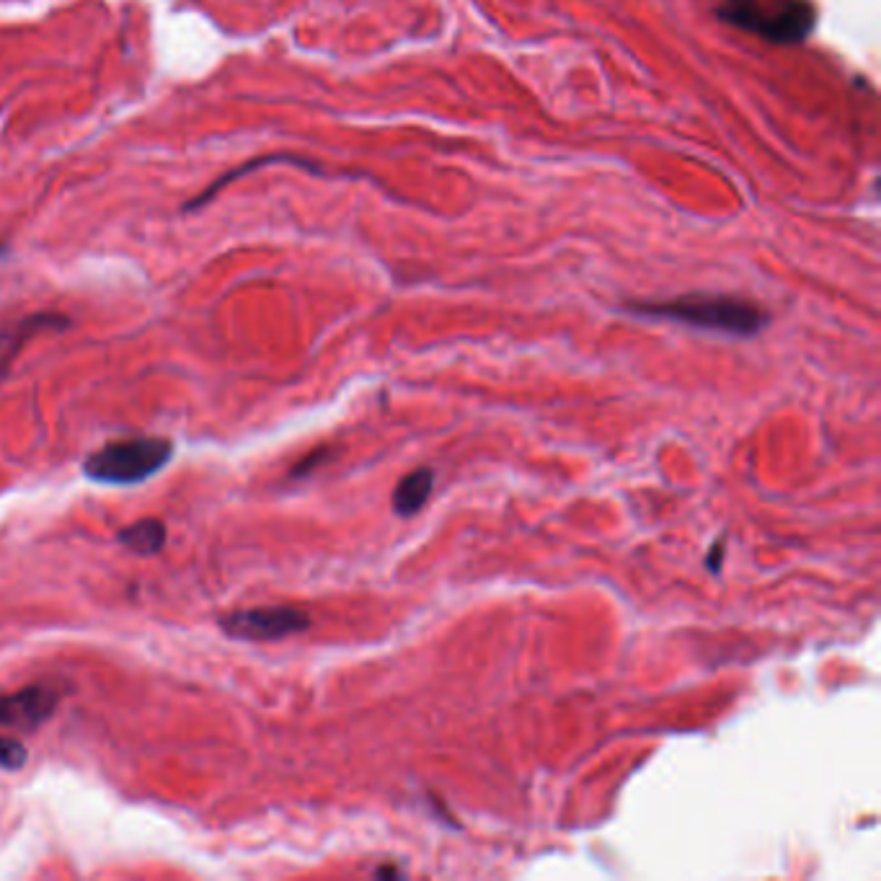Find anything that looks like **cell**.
<instances>
[{
	"mask_svg": "<svg viewBox=\"0 0 881 881\" xmlns=\"http://www.w3.org/2000/svg\"><path fill=\"white\" fill-rule=\"evenodd\" d=\"M376 877H401V869L380 867V869H376Z\"/></svg>",
	"mask_w": 881,
	"mask_h": 881,
	"instance_id": "7c38bea8",
	"label": "cell"
},
{
	"mask_svg": "<svg viewBox=\"0 0 881 881\" xmlns=\"http://www.w3.org/2000/svg\"><path fill=\"white\" fill-rule=\"evenodd\" d=\"M625 311L644 316V319L674 321L682 327L729 333V337H755L771 321V313L752 300L737 296H705V292H690V296L670 300H631Z\"/></svg>",
	"mask_w": 881,
	"mask_h": 881,
	"instance_id": "6da1fadb",
	"label": "cell"
},
{
	"mask_svg": "<svg viewBox=\"0 0 881 881\" xmlns=\"http://www.w3.org/2000/svg\"><path fill=\"white\" fill-rule=\"evenodd\" d=\"M166 538H169V530H166L163 522L156 518L138 520L117 533V541L122 543L127 551L138 555H156L166 545Z\"/></svg>",
	"mask_w": 881,
	"mask_h": 881,
	"instance_id": "ba28073f",
	"label": "cell"
},
{
	"mask_svg": "<svg viewBox=\"0 0 881 881\" xmlns=\"http://www.w3.org/2000/svg\"><path fill=\"white\" fill-rule=\"evenodd\" d=\"M27 748L13 737H0V771H19L27 763Z\"/></svg>",
	"mask_w": 881,
	"mask_h": 881,
	"instance_id": "9c48e42d",
	"label": "cell"
},
{
	"mask_svg": "<svg viewBox=\"0 0 881 881\" xmlns=\"http://www.w3.org/2000/svg\"><path fill=\"white\" fill-rule=\"evenodd\" d=\"M311 615L292 605H261L233 610L218 618L222 633L241 641H280L311 629Z\"/></svg>",
	"mask_w": 881,
	"mask_h": 881,
	"instance_id": "277c9868",
	"label": "cell"
},
{
	"mask_svg": "<svg viewBox=\"0 0 881 881\" xmlns=\"http://www.w3.org/2000/svg\"><path fill=\"white\" fill-rule=\"evenodd\" d=\"M60 690L44 682L27 685L16 693L0 695V729H31L42 727L60 703Z\"/></svg>",
	"mask_w": 881,
	"mask_h": 881,
	"instance_id": "5b68a950",
	"label": "cell"
},
{
	"mask_svg": "<svg viewBox=\"0 0 881 881\" xmlns=\"http://www.w3.org/2000/svg\"><path fill=\"white\" fill-rule=\"evenodd\" d=\"M721 555H724V541H719V545L713 543L711 545V555H709V569L713 571V574H719V569H721Z\"/></svg>",
	"mask_w": 881,
	"mask_h": 881,
	"instance_id": "8fae6325",
	"label": "cell"
},
{
	"mask_svg": "<svg viewBox=\"0 0 881 881\" xmlns=\"http://www.w3.org/2000/svg\"><path fill=\"white\" fill-rule=\"evenodd\" d=\"M719 16L771 44H801L817 27L812 0H724Z\"/></svg>",
	"mask_w": 881,
	"mask_h": 881,
	"instance_id": "7a4b0ae2",
	"label": "cell"
},
{
	"mask_svg": "<svg viewBox=\"0 0 881 881\" xmlns=\"http://www.w3.org/2000/svg\"><path fill=\"white\" fill-rule=\"evenodd\" d=\"M173 458V442L166 438H130L107 442L83 460V473L107 487H134L161 473Z\"/></svg>",
	"mask_w": 881,
	"mask_h": 881,
	"instance_id": "3957f363",
	"label": "cell"
},
{
	"mask_svg": "<svg viewBox=\"0 0 881 881\" xmlns=\"http://www.w3.org/2000/svg\"><path fill=\"white\" fill-rule=\"evenodd\" d=\"M327 458H329V450L311 452V455H306V460H300V463L296 465V471H292V475H308L311 471H316V465H319L321 460H327Z\"/></svg>",
	"mask_w": 881,
	"mask_h": 881,
	"instance_id": "30bf717a",
	"label": "cell"
},
{
	"mask_svg": "<svg viewBox=\"0 0 881 881\" xmlns=\"http://www.w3.org/2000/svg\"><path fill=\"white\" fill-rule=\"evenodd\" d=\"M432 489H434L432 468L422 465L417 468V471L407 473L393 489V499H391L393 512L399 514V518H414V514L430 502Z\"/></svg>",
	"mask_w": 881,
	"mask_h": 881,
	"instance_id": "52a82bcc",
	"label": "cell"
},
{
	"mask_svg": "<svg viewBox=\"0 0 881 881\" xmlns=\"http://www.w3.org/2000/svg\"><path fill=\"white\" fill-rule=\"evenodd\" d=\"M0 251H3V243H0Z\"/></svg>",
	"mask_w": 881,
	"mask_h": 881,
	"instance_id": "4fadbf2b",
	"label": "cell"
},
{
	"mask_svg": "<svg viewBox=\"0 0 881 881\" xmlns=\"http://www.w3.org/2000/svg\"><path fill=\"white\" fill-rule=\"evenodd\" d=\"M68 327V316L60 313H29L23 319H16L6 323V327H0V380L8 376V370H11L16 357L21 354V349L27 347V341H31L42 331H62Z\"/></svg>",
	"mask_w": 881,
	"mask_h": 881,
	"instance_id": "8992f818",
	"label": "cell"
}]
</instances>
